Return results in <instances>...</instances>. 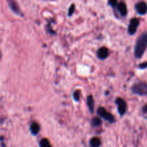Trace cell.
<instances>
[{"label":"cell","mask_w":147,"mask_h":147,"mask_svg":"<svg viewBox=\"0 0 147 147\" xmlns=\"http://www.w3.org/2000/svg\"><path fill=\"white\" fill-rule=\"evenodd\" d=\"M97 113L100 116H101L102 118L106 120L107 121L110 122V123H113L115 121V119L110 113L107 111L103 107H100L98 108L97 111Z\"/></svg>","instance_id":"obj_3"},{"label":"cell","mask_w":147,"mask_h":147,"mask_svg":"<svg viewBox=\"0 0 147 147\" xmlns=\"http://www.w3.org/2000/svg\"><path fill=\"white\" fill-rule=\"evenodd\" d=\"M87 104L88 106L89 109H90V111L93 113V109H94V100H93V97L92 96H89L88 97V100H87Z\"/></svg>","instance_id":"obj_9"},{"label":"cell","mask_w":147,"mask_h":147,"mask_svg":"<svg viewBox=\"0 0 147 147\" xmlns=\"http://www.w3.org/2000/svg\"><path fill=\"white\" fill-rule=\"evenodd\" d=\"M90 144L92 147H99L100 146V140L98 137H93L90 140Z\"/></svg>","instance_id":"obj_11"},{"label":"cell","mask_w":147,"mask_h":147,"mask_svg":"<svg viewBox=\"0 0 147 147\" xmlns=\"http://www.w3.org/2000/svg\"><path fill=\"white\" fill-rule=\"evenodd\" d=\"M30 130H31L32 134L37 135L38 134L39 131H40V126L37 123H32L31 126H30Z\"/></svg>","instance_id":"obj_10"},{"label":"cell","mask_w":147,"mask_h":147,"mask_svg":"<svg viewBox=\"0 0 147 147\" xmlns=\"http://www.w3.org/2000/svg\"><path fill=\"white\" fill-rule=\"evenodd\" d=\"M80 90H76L73 94V98L76 101H78L79 99H80Z\"/></svg>","instance_id":"obj_15"},{"label":"cell","mask_w":147,"mask_h":147,"mask_svg":"<svg viewBox=\"0 0 147 147\" xmlns=\"http://www.w3.org/2000/svg\"><path fill=\"white\" fill-rule=\"evenodd\" d=\"M118 10L122 16H126L127 14V7L123 2H120L118 4Z\"/></svg>","instance_id":"obj_8"},{"label":"cell","mask_w":147,"mask_h":147,"mask_svg":"<svg viewBox=\"0 0 147 147\" xmlns=\"http://www.w3.org/2000/svg\"><path fill=\"white\" fill-rule=\"evenodd\" d=\"M91 123H92V125H93V126H100V125H101L102 122L99 118L95 117V118H93V120H92Z\"/></svg>","instance_id":"obj_14"},{"label":"cell","mask_w":147,"mask_h":147,"mask_svg":"<svg viewBox=\"0 0 147 147\" xmlns=\"http://www.w3.org/2000/svg\"><path fill=\"white\" fill-rule=\"evenodd\" d=\"M131 91L138 96H146L147 95V83L145 82H139L133 85L131 87Z\"/></svg>","instance_id":"obj_2"},{"label":"cell","mask_w":147,"mask_h":147,"mask_svg":"<svg viewBox=\"0 0 147 147\" xmlns=\"http://www.w3.org/2000/svg\"><path fill=\"white\" fill-rule=\"evenodd\" d=\"M74 10H75V5L74 4H72V5L70 6V9H69V12H68L69 16H71L72 14H73V12H74Z\"/></svg>","instance_id":"obj_16"},{"label":"cell","mask_w":147,"mask_h":147,"mask_svg":"<svg viewBox=\"0 0 147 147\" xmlns=\"http://www.w3.org/2000/svg\"><path fill=\"white\" fill-rule=\"evenodd\" d=\"M97 55L98 57V58L102 59V60L106 59L109 56V50H108V49L106 47H101L98 51Z\"/></svg>","instance_id":"obj_7"},{"label":"cell","mask_w":147,"mask_h":147,"mask_svg":"<svg viewBox=\"0 0 147 147\" xmlns=\"http://www.w3.org/2000/svg\"><path fill=\"white\" fill-rule=\"evenodd\" d=\"M9 7H11V9L14 11V12L17 13V14L20 12V8H19V6L15 1H9Z\"/></svg>","instance_id":"obj_12"},{"label":"cell","mask_w":147,"mask_h":147,"mask_svg":"<svg viewBox=\"0 0 147 147\" xmlns=\"http://www.w3.org/2000/svg\"><path fill=\"white\" fill-rule=\"evenodd\" d=\"M139 25V20L136 18H133L131 20L130 23H129V28H128V31L130 34H134L136 33L137 27Z\"/></svg>","instance_id":"obj_4"},{"label":"cell","mask_w":147,"mask_h":147,"mask_svg":"<svg viewBox=\"0 0 147 147\" xmlns=\"http://www.w3.org/2000/svg\"><path fill=\"white\" fill-rule=\"evenodd\" d=\"M147 48V32L141 34L137 39L134 48V56L136 58L140 59L144 54Z\"/></svg>","instance_id":"obj_1"},{"label":"cell","mask_w":147,"mask_h":147,"mask_svg":"<svg viewBox=\"0 0 147 147\" xmlns=\"http://www.w3.org/2000/svg\"><path fill=\"white\" fill-rule=\"evenodd\" d=\"M139 67L141 69H145L147 67V62H145V63H141L139 65Z\"/></svg>","instance_id":"obj_17"},{"label":"cell","mask_w":147,"mask_h":147,"mask_svg":"<svg viewBox=\"0 0 147 147\" xmlns=\"http://www.w3.org/2000/svg\"><path fill=\"white\" fill-rule=\"evenodd\" d=\"M40 147H52L50 142L47 139H43L40 142Z\"/></svg>","instance_id":"obj_13"},{"label":"cell","mask_w":147,"mask_h":147,"mask_svg":"<svg viewBox=\"0 0 147 147\" xmlns=\"http://www.w3.org/2000/svg\"><path fill=\"white\" fill-rule=\"evenodd\" d=\"M109 4H111V7H115L116 6V4H117V1H116V0H111V1H109Z\"/></svg>","instance_id":"obj_18"},{"label":"cell","mask_w":147,"mask_h":147,"mask_svg":"<svg viewBox=\"0 0 147 147\" xmlns=\"http://www.w3.org/2000/svg\"><path fill=\"white\" fill-rule=\"evenodd\" d=\"M142 111H143L144 113H147V104L143 106V108H142Z\"/></svg>","instance_id":"obj_19"},{"label":"cell","mask_w":147,"mask_h":147,"mask_svg":"<svg viewBox=\"0 0 147 147\" xmlns=\"http://www.w3.org/2000/svg\"><path fill=\"white\" fill-rule=\"evenodd\" d=\"M135 9L138 14L141 15L146 14L147 12V4L144 1H139L135 5Z\"/></svg>","instance_id":"obj_6"},{"label":"cell","mask_w":147,"mask_h":147,"mask_svg":"<svg viewBox=\"0 0 147 147\" xmlns=\"http://www.w3.org/2000/svg\"><path fill=\"white\" fill-rule=\"evenodd\" d=\"M116 103L118 106V111H119V113H120L121 116H123V115L126 112V110H127V105H126V103L125 102L124 100H123V99L121 98H119L116 100Z\"/></svg>","instance_id":"obj_5"}]
</instances>
